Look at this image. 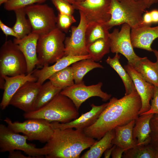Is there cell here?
Segmentation results:
<instances>
[{
  "mask_svg": "<svg viewBox=\"0 0 158 158\" xmlns=\"http://www.w3.org/2000/svg\"><path fill=\"white\" fill-rule=\"evenodd\" d=\"M120 55L118 54H115L113 58L109 56L106 62L116 72L121 78L125 89V95H128L136 90L131 78L120 63Z\"/></svg>",
  "mask_w": 158,
  "mask_h": 158,
  "instance_id": "obj_25",
  "label": "cell"
},
{
  "mask_svg": "<svg viewBox=\"0 0 158 158\" xmlns=\"http://www.w3.org/2000/svg\"><path fill=\"white\" fill-rule=\"evenodd\" d=\"M135 121L133 120L126 124L114 128L115 136L112 141V145L121 148L125 151L137 145L133 135Z\"/></svg>",
  "mask_w": 158,
  "mask_h": 158,
  "instance_id": "obj_21",
  "label": "cell"
},
{
  "mask_svg": "<svg viewBox=\"0 0 158 158\" xmlns=\"http://www.w3.org/2000/svg\"><path fill=\"white\" fill-rule=\"evenodd\" d=\"M0 28L6 37L8 36H13L16 39L18 37L12 28H10L4 24L1 20H0Z\"/></svg>",
  "mask_w": 158,
  "mask_h": 158,
  "instance_id": "obj_38",
  "label": "cell"
},
{
  "mask_svg": "<svg viewBox=\"0 0 158 158\" xmlns=\"http://www.w3.org/2000/svg\"><path fill=\"white\" fill-rule=\"evenodd\" d=\"M8 0H0V5H1L3 4H4Z\"/></svg>",
  "mask_w": 158,
  "mask_h": 158,
  "instance_id": "obj_47",
  "label": "cell"
},
{
  "mask_svg": "<svg viewBox=\"0 0 158 158\" xmlns=\"http://www.w3.org/2000/svg\"><path fill=\"white\" fill-rule=\"evenodd\" d=\"M47 0H8L4 5V8L12 11L24 8L36 3H43Z\"/></svg>",
  "mask_w": 158,
  "mask_h": 158,
  "instance_id": "obj_33",
  "label": "cell"
},
{
  "mask_svg": "<svg viewBox=\"0 0 158 158\" xmlns=\"http://www.w3.org/2000/svg\"><path fill=\"white\" fill-rule=\"evenodd\" d=\"M150 144L157 152L158 158V114H154L150 121Z\"/></svg>",
  "mask_w": 158,
  "mask_h": 158,
  "instance_id": "obj_35",
  "label": "cell"
},
{
  "mask_svg": "<svg viewBox=\"0 0 158 158\" xmlns=\"http://www.w3.org/2000/svg\"><path fill=\"white\" fill-rule=\"evenodd\" d=\"M22 122H12L6 117L4 121L7 127L14 132L22 133L29 141L38 140L42 143H47L54 132L51 122L40 118H30Z\"/></svg>",
  "mask_w": 158,
  "mask_h": 158,
  "instance_id": "obj_8",
  "label": "cell"
},
{
  "mask_svg": "<svg viewBox=\"0 0 158 158\" xmlns=\"http://www.w3.org/2000/svg\"><path fill=\"white\" fill-rule=\"evenodd\" d=\"M85 0H76V1L77 2H80L84 1Z\"/></svg>",
  "mask_w": 158,
  "mask_h": 158,
  "instance_id": "obj_48",
  "label": "cell"
},
{
  "mask_svg": "<svg viewBox=\"0 0 158 158\" xmlns=\"http://www.w3.org/2000/svg\"><path fill=\"white\" fill-rule=\"evenodd\" d=\"M65 34L57 27L48 33L39 36L37 51L38 63L43 67L55 63L65 56Z\"/></svg>",
  "mask_w": 158,
  "mask_h": 158,
  "instance_id": "obj_5",
  "label": "cell"
},
{
  "mask_svg": "<svg viewBox=\"0 0 158 158\" xmlns=\"http://www.w3.org/2000/svg\"><path fill=\"white\" fill-rule=\"evenodd\" d=\"M124 68L131 78L136 90L141 99L142 106L139 116L149 111L151 107L150 101L152 98L155 86L147 81L132 65L128 63Z\"/></svg>",
  "mask_w": 158,
  "mask_h": 158,
  "instance_id": "obj_15",
  "label": "cell"
},
{
  "mask_svg": "<svg viewBox=\"0 0 158 158\" xmlns=\"http://www.w3.org/2000/svg\"><path fill=\"white\" fill-rule=\"evenodd\" d=\"M59 13L72 15L75 10L73 5L65 0H51Z\"/></svg>",
  "mask_w": 158,
  "mask_h": 158,
  "instance_id": "obj_36",
  "label": "cell"
},
{
  "mask_svg": "<svg viewBox=\"0 0 158 158\" xmlns=\"http://www.w3.org/2000/svg\"><path fill=\"white\" fill-rule=\"evenodd\" d=\"M48 79L54 86L62 90L75 84L71 66H68L54 73Z\"/></svg>",
  "mask_w": 158,
  "mask_h": 158,
  "instance_id": "obj_29",
  "label": "cell"
},
{
  "mask_svg": "<svg viewBox=\"0 0 158 158\" xmlns=\"http://www.w3.org/2000/svg\"><path fill=\"white\" fill-rule=\"evenodd\" d=\"M41 85L36 81H28L12 97L9 105L28 112L34 111L36 98Z\"/></svg>",
  "mask_w": 158,
  "mask_h": 158,
  "instance_id": "obj_14",
  "label": "cell"
},
{
  "mask_svg": "<svg viewBox=\"0 0 158 158\" xmlns=\"http://www.w3.org/2000/svg\"><path fill=\"white\" fill-rule=\"evenodd\" d=\"M152 52L154 53L156 58V62L158 64V50L153 49Z\"/></svg>",
  "mask_w": 158,
  "mask_h": 158,
  "instance_id": "obj_45",
  "label": "cell"
},
{
  "mask_svg": "<svg viewBox=\"0 0 158 158\" xmlns=\"http://www.w3.org/2000/svg\"><path fill=\"white\" fill-rule=\"evenodd\" d=\"M90 58L89 54L83 56H64L52 65L44 66L41 69H34L32 74L36 78L37 81L42 85L54 73L69 66L76 61Z\"/></svg>",
  "mask_w": 158,
  "mask_h": 158,
  "instance_id": "obj_18",
  "label": "cell"
},
{
  "mask_svg": "<svg viewBox=\"0 0 158 158\" xmlns=\"http://www.w3.org/2000/svg\"><path fill=\"white\" fill-rule=\"evenodd\" d=\"M133 66L148 82L158 88V64L147 57H140Z\"/></svg>",
  "mask_w": 158,
  "mask_h": 158,
  "instance_id": "obj_23",
  "label": "cell"
},
{
  "mask_svg": "<svg viewBox=\"0 0 158 158\" xmlns=\"http://www.w3.org/2000/svg\"><path fill=\"white\" fill-rule=\"evenodd\" d=\"M8 158H32L30 156H26L23 154L20 151L17 150H14L9 152L8 156Z\"/></svg>",
  "mask_w": 158,
  "mask_h": 158,
  "instance_id": "obj_40",
  "label": "cell"
},
{
  "mask_svg": "<svg viewBox=\"0 0 158 158\" xmlns=\"http://www.w3.org/2000/svg\"><path fill=\"white\" fill-rule=\"evenodd\" d=\"M97 141L83 131L73 128L54 129V133L44 146L46 158H79L81 152Z\"/></svg>",
  "mask_w": 158,
  "mask_h": 158,
  "instance_id": "obj_2",
  "label": "cell"
},
{
  "mask_svg": "<svg viewBox=\"0 0 158 158\" xmlns=\"http://www.w3.org/2000/svg\"><path fill=\"white\" fill-rule=\"evenodd\" d=\"M151 114H158V88L155 86L153 97L151 100L150 108L149 111L141 115Z\"/></svg>",
  "mask_w": 158,
  "mask_h": 158,
  "instance_id": "obj_37",
  "label": "cell"
},
{
  "mask_svg": "<svg viewBox=\"0 0 158 158\" xmlns=\"http://www.w3.org/2000/svg\"><path fill=\"white\" fill-rule=\"evenodd\" d=\"M76 22L72 15L59 13L56 17V27L63 32L67 33L72 24Z\"/></svg>",
  "mask_w": 158,
  "mask_h": 158,
  "instance_id": "obj_34",
  "label": "cell"
},
{
  "mask_svg": "<svg viewBox=\"0 0 158 158\" xmlns=\"http://www.w3.org/2000/svg\"><path fill=\"white\" fill-rule=\"evenodd\" d=\"M24 8L32 27V32L40 36L56 28L57 16L54 9L47 5L34 4Z\"/></svg>",
  "mask_w": 158,
  "mask_h": 158,
  "instance_id": "obj_9",
  "label": "cell"
},
{
  "mask_svg": "<svg viewBox=\"0 0 158 158\" xmlns=\"http://www.w3.org/2000/svg\"><path fill=\"white\" fill-rule=\"evenodd\" d=\"M131 28L128 25L122 24L121 30L115 28L109 33L110 51L113 53H120L127 59L128 63L133 66L139 59L133 50L131 38Z\"/></svg>",
  "mask_w": 158,
  "mask_h": 158,
  "instance_id": "obj_10",
  "label": "cell"
},
{
  "mask_svg": "<svg viewBox=\"0 0 158 158\" xmlns=\"http://www.w3.org/2000/svg\"><path fill=\"white\" fill-rule=\"evenodd\" d=\"M39 35L31 32L21 39L15 38L13 42L18 46L23 54L27 62V73H32L38 63L37 51V44Z\"/></svg>",
  "mask_w": 158,
  "mask_h": 158,
  "instance_id": "obj_17",
  "label": "cell"
},
{
  "mask_svg": "<svg viewBox=\"0 0 158 158\" xmlns=\"http://www.w3.org/2000/svg\"><path fill=\"white\" fill-rule=\"evenodd\" d=\"M141 106L136 91L119 99L113 97L94 123L83 131L87 136L99 140L116 127L135 120L139 116Z\"/></svg>",
  "mask_w": 158,
  "mask_h": 158,
  "instance_id": "obj_1",
  "label": "cell"
},
{
  "mask_svg": "<svg viewBox=\"0 0 158 158\" xmlns=\"http://www.w3.org/2000/svg\"><path fill=\"white\" fill-rule=\"evenodd\" d=\"M66 1L68 2L71 4H74L76 1V0H65Z\"/></svg>",
  "mask_w": 158,
  "mask_h": 158,
  "instance_id": "obj_46",
  "label": "cell"
},
{
  "mask_svg": "<svg viewBox=\"0 0 158 158\" xmlns=\"http://www.w3.org/2000/svg\"><path fill=\"white\" fill-rule=\"evenodd\" d=\"M116 146V145H113L111 147L106 150L104 153V158H110L111 156L113 150Z\"/></svg>",
  "mask_w": 158,
  "mask_h": 158,
  "instance_id": "obj_43",
  "label": "cell"
},
{
  "mask_svg": "<svg viewBox=\"0 0 158 158\" xmlns=\"http://www.w3.org/2000/svg\"><path fill=\"white\" fill-rule=\"evenodd\" d=\"M16 20L12 27L20 39L26 37L32 32L30 23L26 17V14L24 8L16 9L14 11Z\"/></svg>",
  "mask_w": 158,
  "mask_h": 158,
  "instance_id": "obj_30",
  "label": "cell"
},
{
  "mask_svg": "<svg viewBox=\"0 0 158 158\" xmlns=\"http://www.w3.org/2000/svg\"><path fill=\"white\" fill-rule=\"evenodd\" d=\"M109 30L105 23H91L87 24L85 35L87 45L99 39L109 38Z\"/></svg>",
  "mask_w": 158,
  "mask_h": 158,
  "instance_id": "obj_31",
  "label": "cell"
},
{
  "mask_svg": "<svg viewBox=\"0 0 158 158\" xmlns=\"http://www.w3.org/2000/svg\"><path fill=\"white\" fill-rule=\"evenodd\" d=\"M114 136V129L109 130L101 139L97 141L89 150L81 156V158H101L105 151L113 145L112 141Z\"/></svg>",
  "mask_w": 158,
  "mask_h": 158,
  "instance_id": "obj_24",
  "label": "cell"
},
{
  "mask_svg": "<svg viewBox=\"0 0 158 158\" xmlns=\"http://www.w3.org/2000/svg\"><path fill=\"white\" fill-rule=\"evenodd\" d=\"M118 0V1H120V0Z\"/></svg>",
  "mask_w": 158,
  "mask_h": 158,
  "instance_id": "obj_49",
  "label": "cell"
},
{
  "mask_svg": "<svg viewBox=\"0 0 158 158\" xmlns=\"http://www.w3.org/2000/svg\"><path fill=\"white\" fill-rule=\"evenodd\" d=\"M123 158H157V152L150 144L136 145L125 151Z\"/></svg>",
  "mask_w": 158,
  "mask_h": 158,
  "instance_id": "obj_32",
  "label": "cell"
},
{
  "mask_svg": "<svg viewBox=\"0 0 158 158\" xmlns=\"http://www.w3.org/2000/svg\"><path fill=\"white\" fill-rule=\"evenodd\" d=\"M110 0H85L72 4L75 9L84 14L87 24L91 23L104 24L111 18Z\"/></svg>",
  "mask_w": 158,
  "mask_h": 158,
  "instance_id": "obj_12",
  "label": "cell"
},
{
  "mask_svg": "<svg viewBox=\"0 0 158 158\" xmlns=\"http://www.w3.org/2000/svg\"><path fill=\"white\" fill-rule=\"evenodd\" d=\"M143 24L145 26H151L153 23L150 12H147L143 16Z\"/></svg>",
  "mask_w": 158,
  "mask_h": 158,
  "instance_id": "obj_39",
  "label": "cell"
},
{
  "mask_svg": "<svg viewBox=\"0 0 158 158\" xmlns=\"http://www.w3.org/2000/svg\"><path fill=\"white\" fill-rule=\"evenodd\" d=\"M108 104V102L99 106L92 104L91 105V109L89 111L82 114L76 119L65 123L51 122L52 127L54 129L73 128L83 130L94 123Z\"/></svg>",
  "mask_w": 158,
  "mask_h": 158,
  "instance_id": "obj_16",
  "label": "cell"
},
{
  "mask_svg": "<svg viewBox=\"0 0 158 158\" xmlns=\"http://www.w3.org/2000/svg\"><path fill=\"white\" fill-rule=\"evenodd\" d=\"M125 150L121 148L116 146L113 150L111 156L112 158H121Z\"/></svg>",
  "mask_w": 158,
  "mask_h": 158,
  "instance_id": "obj_41",
  "label": "cell"
},
{
  "mask_svg": "<svg viewBox=\"0 0 158 158\" xmlns=\"http://www.w3.org/2000/svg\"><path fill=\"white\" fill-rule=\"evenodd\" d=\"M157 38L158 25L154 27L144 26L137 29H131L130 38L133 48L152 52L151 44Z\"/></svg>",
  "mask_w": 158,
  "mask_h": 158,
  "instance_id": "obj_20",
  "label": "cell"
},
{
  "mask_svg": "<svg viewBox=\"0 0 158 158\" xmlns=\"http://www.w3.org/2000/svg\"><path fill=\"white\" fill-rule=\"evenodd\" d=\"M10 129L4 125L0 124V152H9L18 150L23 151L32 158H42L47 154L44 146L36 147L34 145L28 143V137L20 135Z\"/></svg>",
  "mask_w": 158,
  "mask_h": 158,
  "instance_id": "obj_7",
  "label": "cell"
},
{
  "mask_svg": "<svg viewBox=\"0 0 158 158\" xmlns=\"http://www.w3.org/2000/svg\"><path fill=\"white\" fill-rule=\"evenodd\" d=\"M62 89L54 86L49 80L41 85L34 106V111L38 110L49 102Z\"/></svg>",
  "mask_w": 158,
  "mask_h": 158,
  "instance_id": "obj_26",
  "label": "cell"
},
{
  "mask_svg": "<svg viewBox=\"0 0 158 158\" xmlns=\"http://www.w3.org/2000/svg\"><path fill=\"white\" fill-rule=\"evenodd\" d=\"M153 115L152 114H142L135 120L133 135L136 141L137 145L150 144L151 131L150 121Z\"/></svg>",
  "mask_w": 158,
  "mask_h": 158,
  "instance_id": "obj_22",
  "label": "cell"
},
{
  "mask_svg": "<svg viewBox=\"0 0 158 158\" xmlns=\"http://www.w3.org/2000/svg\"><path fill=\"white\" fill-rule=\"evenodd\" d=\"M87 49L91 59L96 62L99 61L110 51L109 38L99 39L87 44Z\"/></svg>",
  "mask_w": 158,
  "mask_h": 158,
  "instance_id": "obj_28",
  "label": "cell"
},
{
  "mask_svg": "<svg viewBox=\"0 0 158 158\" xmlns=\"http://www.w3.org/2000/svg\"><path fill=\"white\" fill-rule=\"evenodd\" d=\"M79 112L72 100L60 93L49 102L40 109L25 112V118H40L50 122L61 123L70 122L78 117Z\"/></svg>",
  "mask_w": 158,
  "mask_h": 158,
  "instance_id": "obj_4",
  "label": "cell"
},
{
  "mask_svg": "<svg viewBox=\"0 0 158 158\" xmlns=\"http://www.w3.org/2000/svg\"><path fill=\"white\" fill-rule=\"evenodd\" d=\"M31 73L11 77L7 75H0L5 80L4 92L0 104L1 110H4L9 105L10 102L14 94L24 84L28 81H36V78Z\"/></svg>",
  "mask_w": 158,
  "mask_h": 158,
  "instance_id": "obj_19",
  "label": "cell"
},
{
  "mask_svg": "<svg viewBox=\"0 0 158 158\" xmlns=\"http://www.w3.org/2000/svg\"><path fill=\"white\" fill-rule=\"evenodd\" d=\"M27 73L23 54L13 41H6L0 49V75L13 77Z\"/></svg>",
  "mask_w": 158,
  "mask_h": 158,
  "instance_id": "obj_6",
  "label": "cell"
},
{
  "mask_svg": "<svg viewBox=\"0 0 158 158\" xmlns=\"http://www.w3.org/2000/svg\"><path fill=\"white\" fill-rule=\"evenodd\" d=\"M72 65L75 84L84 82L83 78L84 76L93 69L104 68L102 65L91 58L80 60L74 63Z\"/></svg>",
  "mask_w": 158,
  "mask_h": 158,
  "instance_id": "obj_27",
  "label": "cell"
},
{
  "mask_svg": "<svg viewBox=\"0 0 158 158\" xmlns=\"http://www.w3.org/2000/svg\"><path fill=\"white\" fill-rule=\"evenodd\" d=\"M80 20L77 26L71 27V35L64 42L65 56H83L88 55L85 40L87 23L84 14L79 11Z\"/></svg>",
  "mask_w": 158,
  "mask_h": 158,
  "instance_id": "obj_13",
  "label": "cell"
},
{
  "mask_svg": "<svg viewBox=\"0 0 158 158\" xmlns=\"http://www.w3.org/2000/svg\"><path fill=\"white\" fill-rule=\"evenodd\" d=\"M147 5V8H149L152 5L158 2V0H145Z\"/></svg>",
  "mask_w": 158,
  "mask_h": 158,
  "instance_id": "obj_44",
  "label": "cell"
},
{
  "mask_svg": "<svg viewBox=\"0 0 158 158\" xmlns=\"http://www.w3.org/2000/svg\"><path fill=\"white\" fill-rule=\"evenodd\" d=\"M102 83L99 82L95 85L86 86L83 82L62 90L60 93L71 99L79 110L82 103L92 97H99L104 102L110 99L111 95L102 91Z\"/></svg>",
  "mask_w": 158,
  "mask_h": 158,
  "instance_id": "obj_11",
  "label": "cell"
},
{
  "mask_svg": "<svg viewBox=\"0 0 158 158\" xmlns=\"http://www.w3.org/2000/svg\"></svg>",
  "mask_w": 158,
  "mask_h": 158,
  "instance_id": "obj_50",
  "label": "cell"
},
{
  "mask_svg": "<svg viewBox=\"0 0 158 158\" xmlns=\"http://www.w3.org/2000/svg\"><path fill=\"white\" fill-rule=\"evenodd\" d=\"M146 8L145 0H110L111 18L105 24L109 30L124 23L131 29L144 27L142 14Z\"/></svg>",
  "mask_w": 158,
  "mask_h": 158,
  "instance_id": "obj_3",
  "label": "cell"
},
{
  "mask_svg": "<svg viewBox=\"0 0 158 158\" xmlns=\"http://www.w3.org/2000/svg\"><path fill=\"white\" fill-rule=\"evenodd\" d=\"M153 23H158V10L154 9L150 12Z\"/></svg>",
  "mask_w": 158,
  "mask_h": 158,
  "instance_id": "obj_42",
  "label": "cell"
}]
</instances>
